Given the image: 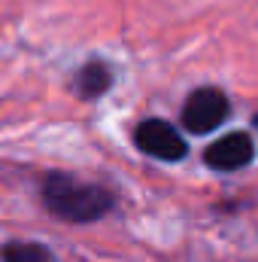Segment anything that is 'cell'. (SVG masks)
<instances>
[{
	"label": "cell",
	"instance_id": "cell-1",
	"mask_svg": "<svg viewBox=\"0 0 258 262\" xmlns=\"http://www.w3.org/2000/svg\"><path fill=\"white\" fill-rule=\"evenodd\" d=\"M46 207L67 223H94L116 207V195L94 183H79L67 174H49L43 183Z\"/></svg>",
	"mask_w": 258,
	"mask_h": 262
},
{
	"label": "cell",
	"instance_id": "cell-5",
	"mask_svg": "<svg viewBox=\"0 0 258 262\" xmlns=\"http://www.w3.org/2000/svg\"><path fill=\"white\" fill-rule=\"evenodd\" d=\"M110 82H113L110 67L104 64V61H88V64L76 73V82L73 85H76V92L82 98H100L110 89Z\"/></svg>",
	"mask_w": 258,
	"mask_h": 262
},
{
	"label": "cell",
	"instance_id": "cell-2",
	"mask_svg": "<svg viewBox=\"0 0 258 262\" xmlns=\"http://www.w3.org/2000/svg\"><path fill=\"white\" fill-rule=\"evenodd\" d=\"M228 110H231V104L219 89H197L189 95V101L183 107V125L192 134H207L228 119Z\"/></svg>",
	"mask_w": 258,
	"mask_h": 262
},
{
	"label": "cell",
	"instance_id": "cell-6",
	"mask_svg": "<svg viewBox=\"0 0 258 262\" xmlns=\"http://www.w3.org/2000/svg\"><path fill=\"white\" fill-rule=\"evenodd\" d=\"M3 262H52V250L43 244H6Z\"/></svg>",
	"mask_w": 258,
	"mask_h": 262
},
{
	"label": "cell",
	"instance_id": "cell-7",
	"mask_svg": "<svg viewBox=\"0 0 258 262\" xmlns=\"http://www.w3.org/2000/svg\"><path fill=\"white\" fill-rule=\"evenodd\" d=\"M255 128H258V116H255Z\"/></svg>",
	"mask_w": 258,
	"mask_h": 262
},
{
	"label": "cell",
	"instance_id": "cell-4",
	"mask_svg": "<svg viewBox=\"0 0 258 262\" xmlns=\"http://www.w3.org/2000/svg\"><path fill=\"white\" fill-rule=\"evenodd\" d=\"M252 156H255L252 137L243 134V131H234V134H225L216 143H210V149L203 152V162L216 171H234V168L249 165Z\"/></svg>",
	"mask_w": 258,
	"mask_h": 262
},
{
	"label": "cell",
	"instance_id": "cell-3",
	"mask_svg": "<svg viewBox=\"0 0 258 262\" xmlns=\"http://www.w3.org/2000/svg\"><path fill=\"white\" fill-rule=\"evenodd\" d=\"M134 143L152 156V159H161V162H179L186 159V140L183 134L173 128L170 122H161V119H146L140 122L137 131H134Z\"/></svg>",
	"mask_w": 258,
	"mask_h": 262
}]
</instances>
